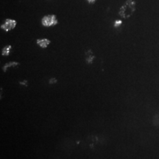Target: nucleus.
<instances>
[{"label": "nucleus", "mask_w": 159, "mask_h": 159, "mask_svg": "<svg viewBox=\"0 0 159 159\" xmlns=\"http://www.w3.org/2000/svg\"><path fill=\"white\" fill-rule=\"evenodd\" d=\"M136 11V2L134 0H127L119 9V14L123 19H128Z\"/></svg>", "instance_id": "f257e3e1"}, {"label": "nucleus", "mask_w": 159, "mask_h": 159, "mask_svg": "<svg viewBox=\"0 0 159 159\" xmlns=\"http://www.w3.org/2000/svg\"><path fill=\"white\" fill-rule=\"evenodd\" d=\"M57 22H58V21H57V16L53 14L46 15L41 19V24L43 27H53V26L56 25Z\"/></svg>", "instance_id": "f03ea898"}, {"label": "nucleus", "mask_w": 159, "mask_h": 159, "mask_svg": "<svg viewBox=\"0 0 159 159\" xmlns=\"http://www.w3.org/2000/svg\"><path fill=\"white\" fill-rule=\"evenodd\" d=\"M16 26V21L12 19H7L4 21V23L1 25V29L4 31L9 32L14 29Z\"/></svg>", "instance_id": "7ed1b4c3"}, {"label": "nucleus", "mask_w": 159, "mask_h": 159, "mask_svg": "<svg viewBox=\"0 0 159 159\" xmlns=\"http://www.w3.org/2000/svg\"><path fill=\"white\" fill-rule=\"evenodd\" d=\"M37 44L41 48H47L50 44V41L47 39H39L37 40Z\"/></svg>", "instance_id": "20e7f679"}, {"label": "nucleus", "mask_w": 159, "mask_h": 159, "mask_svg": "<svg viewBox=\"0 0 159 159\" xmlns=\"http://www.w3.org/2000/svg\"><path fill=\"white\" fill-rule=\"evenodd\" d=\"M85 55H86V57H85V61H86V62L88 63H92L95 57L93 52L89 49V50H88L86 52H85Z\"/></svg>", "instance_id": "39448f33"}, {"label": "nucleus", "mask_w": 159, "mask_h": 159, "mask_svg": "<svg viewBox=\"0 0 159 159\" xmlns=\"http://www.w3.org/2000/svg\"><path fill=\"white\" fill-rule=\"evenodd\" d=\"M19 66V63L16 62V61H11V62L7 63L6 64L4 65L2 67V70L5 71H7V70L10 68H12V67H16Z\"/></svg>", "instance_id": "423d86ee"}, {"label": "nucleus", "mask_w": 159, "mask_h": 159, "mask_svg": "<svg viewBox=\"0 0 159 159\" xmlns=\"http://www.w3.org/2000/svg\"><path fill=\"white\" fill-rule=\"evenodd\" d=\"M11 49H12V47L11 45L6 46V47H5L2 49V55L3 56H8V55H10V53H11Z\"/></svg>", "instance_id": "0eeeda50"}, {"label": "nucleus", "mask_w": 159, "mask_h": 159, "mask_svg": "<svg viewBox=\"0 0 159 159\" xmlns=\"http://www.w3.org/2000/svg\"><path fill=\"white\" fill-rule=\"evenodd\" d=\"M152 122H153L154 125H156V126H159V112H158L156 115H155Z\"/></svg>", "instance_id": "6e6552de"}, {"label": "nucleus", "mask_w": 159, "mask_h": 159, "mask_svg": "<svg viewBox=\"0 0 159 159\" xmlns=\"http://www.w3.org/2000/svg\"><path fill=\"white\" fill-rule=\"evenodd\" d=\"M122 20L117 19V20H116V21H114V27H119L121 25H122Z\"/></svg>", "instance_id": "1a4fd4ad"}, {"label": "nucleus", "mask_w": 159, "mask_h": 159, "mask_svg": "<svg viewBox=\"0 0 159 159\" xmlns=\"http://www.w3.org/2000/svg\"><path fill=\"white\" fill-rule=\"evenodd\" d=\"M57 82V79L55 78V77H52V78H50V80H49V83L50 84H55Z\"/></svg>", "instance_id": "9d476101"}, {"label": "nucleus", "mask_w": 159, "mask_h": 159, "mask_svg": "<svg viewBox=\"0 0 159 159\" xmlns=\"http://www.w3.org/2000/svg\"><path fill=\"white\" fill-rule=\"evenodd\" d=\"M27 80H24V81H21V82H20V84L22 85H25V86H27Z\"/></svg>", "instance_id": "9b49d317"}, {"label": "nucleus", "mask_w": 159, "mask_h": 159, "mask_svg": "<svg viewBox=\"0 0 159 159\" xmlns=\"http://www.w3.org/2000/svg\"><path fill=\"white\" fill-rule=\"evenodd\" d=\"M86 1L88 2L89 4H93V3H94L97 0H86Z\"/></svg>", "instance_id": "f8f14e48"}]
</instances>
